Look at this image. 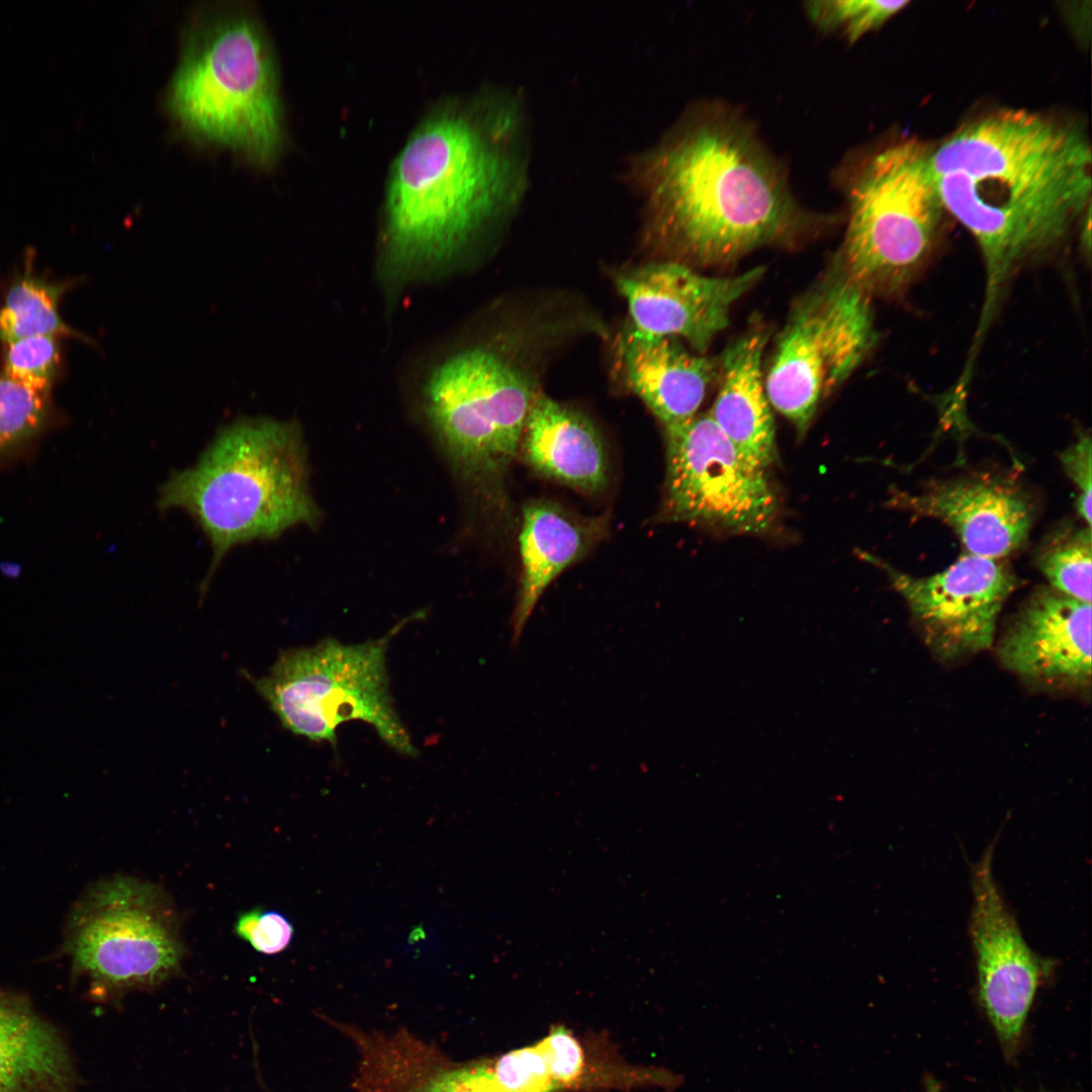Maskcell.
I'll list each match as a JSON object with an SVG mask.
<instances>
[{"instance_id": "obj_19", "label": "cell", "mask_w": 1092, "mask_h": 1092, "mask_svg": "<svg viewBox=\"0 0 1092 1092\" xmlns=\"http://www.w3.org/2000/svg\"><path fill=\"white\" fill-rule=\"evenodd\" d=\"M620 357L626 382L664 428L697 415L715 374L713 362L676 339L623 335Z\"/></svg>"}, {"instance_id": "obj_20", "label": "cell", "mask_w": 1092, "mask_h": 1092, "mask_svg": "<svg viewBox=\"0 0 1092 1092\" xmlns=\"http://www.w3.org/2000/svg\"><path fill=\"white\" fill-rule=\"evenodd\" d=\"M604 526L602 519L575 517L552 502L526 504L519 538L522 576L511 620L512 647L519 645L547 586L590 550L603 534Z\"/></svg>"}, {"instance_id": "obj_33", "label": "cell", "mask_w": 1092, "mask_h": 1092, "mask_svg": "<svg viewBox=\"0 0 1092 1092\" xmlns=\"http://www.w3.org/2000/svg\"><path fill=\"white\" fill-rule=\"evenodd\" d=\"M1018 1092H1046V1091H1018Z\"/></svg>"}, {"instance_id": "obj_5", "label": "cell", "mask_w": 1092, "mask_h": 1092, "mask_svg": "<svg viewBox=\"0 0 1092 1092\" xmlns=\"http://www.w3.org/2000/svg\"><path fill=\"white\" fill-rule=\"evenodd\" d=\"M168 106L195 139L228 147L259 165L284 144L273 52L258 21L234 9L201 15L186 33Z\"/></svg>"}, {"instance_id": "obj_29", "label": "cell", "mask_w": 1092, "mask_h": 1092, "mask_svg": "<svg viewBox=\"0 0 1092 1092\" xmlns=\"http://www.w3.org/2000/svg\"><path fill=\"white\" fill-rule=\"evenodd\" d=\"M235 931L257 951L275 954L290 944L294 929L290 920L281 912L257 907L238 917Z\"/></svg>"}, {"instance_id": "obj_30", "label": "cell", "mask_w": 1092, "mask_h": 1092, "mask_svg": "<svg viewBox=\"0 0 1092 1092\" xmlns=\"http://www.w3.org/2000/svg\"><path fill=\"white\" fill-rule=\"evenodd\" d=\"M541 1043L557 1088L574 1084L581 1076L584 1064L582 1048L576 1038L567 1029L558 1026Z\"/></svg>"}, {"instance_id": "obj_18", "label": "cell", "mask_w": 1092, "mask_h": 1092, "mask_svg": "<svg viewBox=\"0 0 1092 1092\" xmlns=\"http://www.w3.org/2000/svg\"><path fill=\"white\" fill-rule=\"evenodd\" d=\"M520 450L535 471L582 492L597 493L609 482L604 440L583 414L536 394L528 412Z\"/></svg>"}, {"instance_id": "obj_31", "label": "cell", "mask_w": 1092, "mask_h": 1092, "mask_svg": "<svg viewBox=\"0 0 1092 1092\" xmlns=\"http://www.w3.org/2000/svg\"><path fill=\"white\" fill-rule=\"evenodd\" d=\"M1091 438L1081 435L1061 454V463L1067 475L1079 489L1076 499L1078 514L1091 527Z\"/></svg>"}, {"instance_id": "obj_2", "label": "cell", "mask_w": 1092, "mask_h": 1092, "mask_svg": "<svg viewBox=\"0 0 1092 1092\" xmlns=\"http://www.w3.org/2000/svg\"><path fill=\"white\" fill-rule=\"evenodd\" d=\"M623 178L644 198L654 236L701 264L730 262L824 220L797 201L752 120L719 99L690 103L654 146L628 159Z\"/></svg>"}, {"instance_id": "obj_24", "label": "cell", "mask_w": 1092, "mask_h": 1092, "mask_svg": "<svg viewBox=\"0 0 1092 1092\" xmlns=\"http://www.w3.org/2000/svg\"><path fill=\"white\" fill-rule=\"evenodd\" d=\"M62 291L29 275L14 283L0 311V340L10 344L34 336H70L91 344L62 321L58 312Z\"/></svg>"}, {"instance_id": "obj_11", "label": "cell", "mask_w": 1092, "mask_h": 1092, "mask_svg": "<svg viewBox=\"0 0 1092 1092\" xmlns=\"http://www.w3.org/2000/svg\"><path fill=\"white\" fill-rule=\"evenodd\" d=\"M662 521L735 534L768 531L778 513L766 470L747 461L710 414L664 428Z\"/></svg>"}, {"instance_id": "obj_17", "label": "cell", "mask_w": 1092, "mask_h": 1092, "mask_svg": "<svg viewBox=\"0 0 1092 1092\" xmlns=\"http://www.w3.org/2000/svg\"><path fill=\"white\" fill-rule=\"evenodd\" d=\"M322 1018L355 1048L356 1092H502L493 1059L458 1062L405 1027L384 1031Z\"/></svg>"}, {"instance_id": "obj_3", "label": "cell", "mask_w": 1092, "mask_h": 1092, "mask_svg": "<svg viewBox=\"0 0 1092 1092\" xmlns=\"http://www.w3.org/2000/svg\"><path fill=\"white\" fill-rule=\"evenodd\" d=\"M930 164L943 208L974 237L986 268L985 328L1001 288L1089 210L1092 153L1076 123L1000 109L965 123Z\"/></svg>"}, {"instance_id": "obj_1", "label": "cell", "mask_w": 1092, "mask_h": 1092, "mask_svg": "<svg viewBox=\"0 0 1092 1092\" xmlns=\"http://www.w3.org/2000/svg\"><path fill=\"white\" fill-rule=\"evenodd\" d=\"M530 115L522 89L484 84L440 97L391 162L383 201L386 281L448 263L512 214L529 186Z\"/></svg>"}, {"instance_id": "obj_14", "label": "cell", "mask_w": 1092, "mask_h": 1092, "mask_svg": "<svg viewBox=\"0 0 1092 1092\" xmlns=\"http://www.w3.org/2000/svg\"><path fill=\"white\" fill-rule=\"evenodd\" d=\"M762 276V268L732 277H710L678 262H655L620 275L637 336L684 339L703 353L726 328L733 304Z\"/></svg>"}, {"instance_id": "obj_21", "label": "cell", "mask_w": 1092, "mask_h": 1092, "mask_svg": "<svg viewBox=\"0 0 1092 1092\" xmlns=\"http://www.w3.org/2000/svg\"><path fill=\"white\" fill-rule=\"evenodd\" d=\"M766 339L764 331L755 329L726 350L721 386L709 412L736 450L764 470L777 459L774 417L761 372Z\"/></svg>"}, {"instance_id": "obj_8", "label": "cell", "mask_w": 1092, "mask_h": 1092, "mask_svg": "<svg viewBox=\"0 0 1092 1092\" xmlns=\"http://www.w3.org/2000/svg\"><path fill=\"white\" fill-rule=\"evenodd\" d=\"M64 946L74 971L104 997L161 985L178 973L185 953L169 897L127 876L100 881L83 894Z\"/></svg>"}, {"instance_id": "obj_25", "label": "cell", "mask_w": 1092, "mask_h": 1092, "mask_svg": "<svg viewBox=\"0 0 1092 1092\" xmlns=\"http://www.w3.org/2000/svg\"><path fill=\"white\" fill-rule=\"evenodd\" d=\"M1091 527H1065L1041 545L1036 564L1054 589L1091 604Z\"/></svg>"}, {"instance_id": "obj_13", "label": "cell", "mask_w": 1092, "mask_h": 1092, "mask_svg": "<svg viewBox=\"0 0 1092 1092\" xmlns=\"http://www.w3.org/2000/svg\"><path fill=\"white\" fill-rule=\"evenodd\" d=\"M905 600L925 645L941 661L989 649L999 614L1018 585L1000 559L965 553L946 569L917 577L863 552Z\"/></svg>"}, {"instance_id": "obj_10", "label": "cell", "mask_w": 1092, "mask_h": 1092, "mask_svg": "<svg viewBox=\"0 0 1092 1092\" xmlns=\"http://www.w3.org/2000/svg\"><path fill=\"white\" fill-rule=\"evenodd\" d=\"M536 391L490 349H463L440 362L424 386L426 414L453 461L469 475L498 477L516 458Z\"/></svg>"}, {"instance_id": "obj_26", "label": "cell", "mask_w": 1092, "mask_h": 1092, "mask_svg": "<svg viewBox=\"0 0 1092 1092\" xmlns=\"http://www.w3.org/2000/svg\"><path fill=\"white\" fill-rule=\"evenodd\" d=\"M909 1L818 0L804 3L809 21L821 32L835 34L847 43L880 28Z\"/></svg>"}, {"instance_id": "obj_6", "label": "cell", "mask_w": 1092, "mask_h": 1092, "mask_svg": "<svg viewBox=\"0 0 1092 1092\" xmlns=\"http://www.w3.org/2000/svg\"><path fill=\"white\" fill-rule=\"evenodd\" d=\"M930 154L904 138L834 171L848 209L839 269L869 296L904 289L930 255L945 211Z\"/></svg>"}, {"instance_id": "obj_27", "label": "cell", "mask_w": 1092, "mask_h": 1092, "mask_svg": "<svg viewBox=\"0 0 1092 1092\" xmlns=\"http://www.w3.org/2000/svg\"><path fill=\"white\" fill-rule=\"evenodd\" d=\"M53 336H34L8 344L3 375L33 390L48 392L60 362Z\"/></svg>"}, {"instance_id": "obj_16", "label": "cell", "mask_w": 1092, "mask_h": 1092, "mask_svg": "<svg viewBox=\"0 0 1092 1092\" xmlns=\"http://www.w3.org/2000/svg\"><path fill=\"white\" fill-rule=\"evenodd\" d=\"M891 504L915 518L936 519L950 527L967 553L1001 559L1026 540L1030 504L1019 485L990 475L928 483L918 491L896 490Z\"/></svg>"}, {"instance_id": "obj_12", "label": "cell", "mask_w": 1092, "mask_h": 1092, "mask_svg": "<svg viewBox=\"0 0 1092 1092\" xmlns=\"http://www.w3.org/2000/svg\"><path fill=\"white\" fill-rule=\"evenodd\" d=\"M996 840L972 866L970 936L980 1004L1007 1060L1018 1055L1038 988L1054 972L1053 960L1025 940L993 874Z\"/></svg>"}, {"instance_id": "obj_9", "label": "cell", "mask_w": 1092, "mask_h": 1092, "mask_svg": "<svg viewBox=\"0 0 1092 1092\" xmlns=\"http://www.w3.org/2000/svg\"><path fill=\"white\" fill-rule=\"evenodd\" d=\"M876 341L869 295L835 270L792 309L764 379L769 403L803 437L820 402L850 376Z\"/></svg>"}, {"instance_id": "obj_15", "label": "cell", "mask_w": 1092, "mask_h": 1092, "mask_svg": "<svg viewBox=\"0 0 1092 1092\" xmlns=\"http://www.w3.org/2000/svg\"><path fill=\"white\" fill-rule=\"evenodd\" d=\"M1001 663L1042 690L1083 691L1091 684V604L1051 586L1036 589L997 646Z\"/></svg>"}, {"instance_id": "obj_28", "label": "cell", "mask_w": 1092, "mask_h": 1092, "mask_svg": "<svg viewBox=\"0 0 1092 1092\" xmlns=\"http://www.w3.org/2000/svg\"><path fill=\"white\" fill-rule=\"evenodd\" d=\"M493 1072L502 1092L557 1090L541 1041L493 1059Z\"/></svg>"}, {"instance_id": "obj_4", "label": "cell", "mask_w": 1092, "mask_h": 1092, "mask_svg": "<svg viewBox=\"0 0 1092 1092\" xmlns=\"http://www.w3.org/2000/svg\"><path fill=\"white\" fill-rule=\"evenodd\" d=\"M160 511L181 510L212 550L204 585L234 548L313 525L306 448L295 422L240 417L221 427L198 460L159 491Z\"/></svg>"}, {"instance_id": "obj_7", "label": "cell", "mask_w": 1092, "mask_h": 1092, "mask_svg": "<svg viewBox=\"0 0 1092 1092\" xmlns=\"http://www.w3.org/2000/svg\"><path fill=\"white\" fill-rule=\"evenodd\" d=\"M406 623L363 643L328 638L287 649L255 687L296 735L336 746L340 725L362 721L395 751L415 756L418 750L394 709L386 669L388 644Z\"/></svg>"}, {"instance_id": "obj_22", "label": "cell", "mask_w": 1092, "mask_h": 1092, "mask_svg": "<svg viewBox=\"0 0 1092 1092\" xmlns=\"http://www.w3.org/2000/svg\"><path fill=\"white\" fill-rule=\"evenodd\" d=\"M70 1054L23 997L0 989V1092H72Z\"/></svg>"}, {"instance_id": "obj_23", "label": "cell", "mask_w": 1092, "mask_h": 1092, "mask_svg": "<svg viewBox=\"0 0 1092 1092\" xmlns=\"http://www.w3.org/2000/svg\"><path fill=\"white\" fill-rule=\"evenodd\" d=\"M52 425L50 393L0 376V473L30 460Z\"/></svg>"}, {"instance_id": "obj_32", "label": "cell", "mask_w": 1092, "mask_h": 1092, "mask_svg": "<svg viewBox=\"0 0 1092 1092\" xmlns=\"http://www.w3.org/2000/svg\"><path fill=\"white\" fill-rule=\"evenodd\" d=\"M925 1086L926 1092H942L940 1085L933 1078H927Z\"/></svg>"}]
</instances>
